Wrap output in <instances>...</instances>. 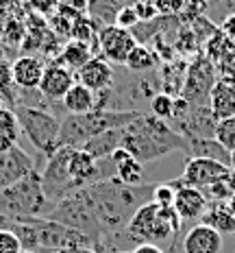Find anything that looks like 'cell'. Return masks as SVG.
Returning <instances> with one entry per match:
<instances>
[{
    "mask_svg": "<svg viewBox=\"0 0 235 253\" xmlns=\"http://www.w3.org/2000/svg\"><path fill=\"white\" fill-rule=\"evenodd\" d=\"M153 188L155 186H146V183L144 186H124L122 181L111 177L83 188L81 194L85 199L87 208L92 210L102 236L109 238V236L124 231L131 216L137 212L144 203L153 201Z\"/></svg>",
    "mask_w": 235,
    "mask_h": 253,
    "instance_id": "1",
    "label": "cell"
},
{
    "mask_svg": "<svg viewBox=\"0 0 235 253\" xmlns=\"http://www.w3.org/2000/svg\"><path fill=\"white\" fill-rule=\"evenodd\" d=\"M122 149L129 151L142 164L157 162L174 151L187 153V142L166 120L153 114H142L131 125L122 126Z\"/></svg>",
    "mask_w": 235,
    "mask_h": 253,
    "instance_id": "2",
    "label": "cell"
},
{
    "mask_svg": "<svg viewBox=\"0 0 235 253\" xmlns=\"http://www.w3.org/2000/svg\"><path fill=\"white\" fill-rule=\"evenodd\" d=\"M144 112L139 109H129V112H116V109H96L90 114H67L61 120L59 138H57V149L70 146V149H83L92 138L109 129H122L131 125L135 118H139Z\"/></svg>",
    "mask_w": 235,
    "mask_h": 253,
    "instance_id": "3",
    "label": "cell"
},
{
    "mask_svg": "<svg viewBox=\"0 0 235 253\" xmlns=\"http://www.w3.org/2000/svg\"><path fill=\"white\" fill-rule=\"evenodd\" d=\"M183 220L174 208H159L157 203L148 201L131 216L129 225L124 227V236L133 247L137 245H172L174 236L181 231Z\"/></svg>",
    "mask_w": 235,
    "mask_h": 253,
    "instance_id": "4",
    "label": "cell"
},
{
    "mask_svg": "<svg viewBox=\"0 0 235 253\" xmlns=\"http://www.w3.org/2000/svg\"><path fill=\"white\" fill-rule=\"evenodd\" d=\"M50 210L52 203L41 190V177L37 170L0 190V216L4 218L48 216Z\"/></svg>",
    "mask_w": 235,
    "mask_h": 253,
    "instance_id": "5",
    "label": "cell"
},
{
    "mask_svg": "<svg viewBox=\"0 0 235 253\" xmlns=\"http://www.w3.org/2000/svg\"><path fill=\"white\" fill-rule=\"evenodd\" d=\"M13 112L20 123V131L31 140V144L41 153V157L46 162L57 151V138H59L61 120L52 112H48V109L31 107L26 103H20Z\"/></svg>",
    "mask_w": 235,
    "mask_h": 253,
    "instance_id": "6",
    "label": "cell"
},
{
    "mask_svg": "<svg viewBox=\"0 0 235 253\" xmlns=\"http://www.w3.org/2000/svg\"><path fill=\"white\" fill-rule=\"evenodd\" d=\"M46 218L57 220V223L66 225V227H72V229L81 231V234H85L87 238H92L94 253L98 251V247H101V242L104 238L101 227H98V223H96V218H94L92 210L87 208L85 199H83L81 190H76V192L67 194L66 199L57 201Z\"/></svg>",
    "mask_w": 235,
    "mask_h": 253,
    "instance_id": "7",
    "label": "cell"
},
{
    "mask_svg": "<svg viewBox=\"0 0 235 253\" xmlns=\"http://www.w3.org/2000/svg\"><path fill=\"white\" fill-rule=\"evenodd\" d=\"M216 81H218L216 66H213L205 55H196L190 66L185 68L181 96L185 98L192 107H205L209 103V92L216 85Z\"/></svg>",
    "mask_w": 235,
    "mask_h": 253,
    "instance_id": "8",
    "label": "cell"
},
{
    "mask_svg": "<svg viewBox=\"0 0 235 253\" xmlns=\"http://www.w3.org/2000/svg\"><path fill=\"white\" fill-rule=\"evenodd\" d=\"M70 146H61L46 160L41 168V190H44L46 199L55 205L57 201L66 199L67 194L74 192V186L70 181V172H67V160H70Z\"/></svg>",
    "mask_w": 235,
    "mask_h": 253,
    "instance_id": "9",
    "label": "cell"
},
{
    "mask_svg": "<svg viewBox=\"0 0 235 253\" xmlns=\"http://www.w3.org/2000/svg\"><path fill=\"white\" fill-rule=\"evenodd\" d=\"M98 55L111 66H124L131 50L137 46V40L129 29H122L118 24H104L96 35Z\"/></svg>",
    "mask_w": 235,
    "mask_h": 253,
    "instance_id": "10",
    "label": "cell"
},
{
    "mask_svg": "<svg viewBox=\"0 0 235 253\" xmlns=\"http://www.w3.org/2000/svg\"><path fill=\"white\" fill-rule=\"evenodd\" d=\"M231 168L220 164L216 160H209V157H190L185 162L183 168V175L176 179V186H190V188H198V190H207L209 186L218 183L222 177L229 175Z\"/></svg>",
    "mask_w": 235,
    "mask_h": 253,
    "instance_id": "11",
    "label": "cell"
},
{
    "mask_svg": "<svg viewBox=\"0 0 235 253\" xmlns=\"http://www.w3.org/2000/svg\"><path fill=\"white\" fill-rule=\"evenodd\" d=\"M35 170H37V162L26 151L20 149L18 144L11 146L9 151L0 153V190L20 181V179L29 177Z\"/></svg>",
    "mask_w": 235,
    "mask_h": 253,
    "instance_id": "12",
    "label": "cell"
},
{
    "mask_svg": "<svg viewBox=\"0 0 235 253\" xmlns=\"http://www.w3.org/2000/svg\"><path fill=\"white\" fill-rule=\"evenodd\" d=\"M76 83L74 72H70L66 66H61L59 61H50L48 66L44 68V75H41L39 87L37 92L46 101H64V96L67 94V89Z\"/></svg>",
    "mask_w": 235,
    "mask_h": 253,
    "instance_id": "13",
    "label": "cell"
},
{
    "mask_svg": "<svg viewBox=\"0 0 235 253\" xmlns=\"http://www.w3.org/2000/svg\"><path fill=\"white\" fill-rule=\"evenodd\" d=\"M76 81L87 89H92L94 94L107 92L116 83V72L109 61H104L102 57H92L81 70L76 72Z\"/></svg>",
    "mask_w": 235,
    "mask_h": 253,
    "instance_id": "14",
    "label": "cell"
},
{
    "mask_svg": "<svg viewBox=\"0 0 235 253\" xmlns=\"http://www.w3.org/2000/svg\"><path fill=\"white\" fill-rule=\"evenodd\" d=\"M170 186L176 190L174 210H176V214L181 216L183 223H187V220H201L202 214H205L209 208L205 192L198 188H190V186H176V183H172V181H170Z\"/></svg>",
    "mask_w": 235,
    "mask_h": 253,
    "instance_id": "15",
    "label": "cell"
},
{
    "mask_svg": "<svg viewBox=\"0 0 235 253\" xmlns=\"http://www.w3.org/2000/svg\"><path fill=\"white\" fill-rule=\"evenodd\" d=\"M222 236L213 227L198 223L183 236V253H220Z\"/></svg>",
    "mask_w": 235,
    "mask_h": 253,
    "instance_id": "16",
    "label": "cell"
},
{
    "mask_svg": "<svg viewBox=\"0 0 235 253\" xmlns=\"http://www.w3.org/2000/svg\"><path fill=\"white\" fill-rule=\"evenodd\" d=\"M46 63L35 55H22L11 63V77L15 87L24 89V92H33L39 87L41 75H44Z\"/></svg>",
    "mask_w": 235,
    "mask_h": 253,
    "instance_id": "17",
    "label": "cell"
},
{
    "mask_svg": "<svg viewBox=\"0 0 235 253\" xmlns=\"http://www.w3.org/2000/svg\"><path fill=\"white\" fill-rule=\"evenodd\" d=\"M113 166V177L122 181L124 186H144V164L135 160L129 151L118 149L109 157Z\"/></svg>",
    "mask_w": 235,
    "mask_h": 253,
    "instance_id": "18",
    "label": "cell"
},
{
    "mask_svg": "<svg viewBox=\"0 0 235 253\" xmlns=\"http://www.w3.org/2000/svg\"><path fill=\"white\" fill-rule=\"evenodd\" d=\"M207 107L211 109V114L216 120L235 116V81L218 79L216 85H213L211 92H209Z\"/></svg>",
    "mask_w": 235,
    "mask_h": 253,
    "instance_id": "19",
    "label": "cell"
},
{
    "mask_svg": "<svg viewBox=\"0 0 235 253\" xmlns=\"http://www.w3.org/2000/svg\"><path fill=\"white\" fill-rule=\"evenodd\" d=\"M122 149V129H109L98 133L83 146V151L90 153L94 160H109L113 151Z\"/></svg>",
    "mask_w": 235,
    "mask_h": 253,
    "instance_id": "20",
    "label": "cell"
},
{
    "mask_svg": "<svg viewBox=\"0 0 235 253\" xmlns=\"http://www.w3.org/2000/svg\"><path fill=\"white\" fill-rule=\"evenodd\" d=\"M64 107L67 114H90V112H96V94L92 92V89H87L85 85H81V83H74L70 89H67V94L64 96Z\"/></svg>",
    "mask_w": 235,
    "mask_h": 253,
    "instance_id": "21",
    "label": "cell"
},
{
    "mask_svg": "<svg viewBox=\"0 0 235 253\" xmlns=\"http://www.w3.org/2000/svg\"><path fill=\"white\" fill-rule=\"evenodd\" d=\"M201 223L213 227L220 236H235V216L229 212L227 203H209Z\"/></svg>",
    "mask_w": 235,
    "mask_h": 253,
    "instance_id": "22",
    "label": "cell"
},
{
    "mask_svg": "<svg viewBox=\"0 0 235 253\" xmlns=\"http://www.w3.org/2000/svg\"><path fill=\"white\" fill-rule=\"evenodd\" d=\"M124 66H127L131 75H148V72H153L159 66V55L153 48H148L146 44H137L127 57Z\"/></svg>",
    "mask_w": 235,
    "mask_h": 253,
    "instance_id": "23",
    "label": "cell"
},
{
    "mask_svg": "<svg viewBox=\"0 0 235 253\" xmlns=\"http://www.w3.org/2000/svg\"><path fill=\"white\" fill-rule=\"evenodd\" d=\"M92 57H94L92 55V46L72 40V42H67V44L64 46V50H61L59 63L61 66H66L70 72H78L87 61L92 59Z\"/></svg>",
    "mask_w": 235,
    "mask_h": 253,
    "instance_id": "24",
    "label": "cell"
},
{
    "mask_svg": "<svg viewBox=\"0 0 235 253\" xmlns=\"http://www.w3.org/2000/svg\"><path fill=\"white\" fill-rule=\"evenodd\" d=\"M187 155L190 157H209V160H216L220 164L229 166V153L222 149L213 138H196L187 142Z\"/></svg>",
    "mask_w": 235,
    "mask_h": 253,
    "instance_id": "25",
    "label": "cell"
},
{
    "mask_svg": "<svg viewBox=\"0 0 235 253\" xmlns=\"http://www.w3.org/2000/svg\"><path fill=\"white\" fill-rule=\"evenodd\" d=\"M20 123L15 118V112L9 107H0V153L9 151L20 140Z\"/></svg>",
    "mask_w": 235,
    "mask_h": 253,
    "instance_id": "26",
    "label": "cell"
},
{
    "mask_svg": "<svg viewBox=\"0 0 235 253\" xmlns=\"http://www.w3.org/2000/svg\"><path fill=\"white\" fill-rule=\"evenodd\" d=\"M13 77H11V66L7 61L0 59V101H2L4 107L15 109L20 105L18 101V89H13Z\"/></svg>",
    "mask_w": 235,
    "mask_h": 253,
    "instance_id": "27",
    "label": "cell"
},
{
    "mask_svg": "<svg viewBox=\"0 0 235 253\" xmlns=\"http://www.w3.org/2000/svg\"><path fill=\"white\" fill-rule=\"evenodd\" d=\"M202 48H205V57H207L209 61H211V63H218L224 55H229L231 50H235V44L227 38V35H222L220 29H218L216 33H213L211 38H209L205 44H202Z\"/></svg>",
    "mask_w": 235,
    "mask_h": 253,
    "instance_id": "28",
    "label": "cell"
},
{
    "mask_svg": "<svg viewBox=\"0 0 235 253\" xmlns=\"http://www.w3.org/2000/svg\"><path fill=\"white\" fill-rule=\"evenodd\" d=\"M213 140H216L218 144L231 155V153L235 151V116L218 120L216 129H213Z\"/></svg>",
    "mask_w": 235,
    "mask_h": 253,
    "instance_id": "29",
    "label": "cell"
},
{
    "mask_svg": "<svg viewBox=\"0 0 235 253\" xmlns=\"http://www.w3.org/2000/svg\"><path fill=\"white\" fill-rule=\"evenodd\" d=\"M150 114L159 120L172 123V116H174V96L166 92H157L150 98Z\"/></svg>",
    "mask_w": 235,
    "mask_h": 253,
    "instance_id": "30",
    "label": "cell"
},
{
    "mask_svg": "<svg viewBox=\"0 0 235 253\" xmlns=\"http://www.w3.org/2000/svg\"><path fill=\"white\" fill-rule=\"evenodd\" d=\"M174 197L176 190L168 183H155L153 188V203H157L159 208H174Z\"/></svg>",
    "mask_w": 235,
    "mask_h": 253,
    "instance_id": "31",
    "label": "cell"
},
{
    "mask_svg": "<svg viewBox=\"0 0 235 253\" xmlns=\"http://www.w3.org/2000/svg\"><path fill=\"white\" fill-rule=\"evenodd\" d=\"M131 7L135 9L139 22H150V20L159 18V11H157L155 0H133V4H131Z\"/></svg>",
    "mask_w": 235,
    "mask_h": 253,
    "instance_id": "32",
    "label": "cell"
},
{
    "mask_svg": "<svg viewBox=\"0 0 235 253\" xmlns=\"http://www.w3.org/2000/svg\"><path fill=\"white\" fill-rule=\"evenodd\" d=\"M0 253H24L20 238L9 229H0Z\"/></svg>",
    "mask_w": 235,
    "mask_h": 253,
    "instance_id": "33",
    "label": "cell"
},
{
    "mask_svg": "<svg viewBox=\"0 0 235 253\" xmlns=\"http://www.w3.org/2000/svg\"><path fill=\"white\" fill-rule=\"evenodd\" d=\"M157 4V11L159 15H166V18H174V15L183 13V9H185L187 0H155Z\"/></svg>",
    "mask_w": 235,
    "mask_h": 253,
    "instance_id": "34",
    "label": "cell"
},
{
    "mask_svg": "<svg viewBox=\"0 0 235 253\" xmlns=\"http://www.w3.org/2000/svg\"><path fill=\"white\" fill-rule=\"evenodd\" d=\"M113 24L122 26V29H133V26L139 24V18L137 13H135V9L131 7V4H124V7H120V11L116 13V20H113Z\"/></svg>",
    "mask_w": 235,
    "mask_h": 253,
    "instance_id": "35",
    "label": "cell"
},
{
    "mask_svg": "<svg viewBox=\"0 0 235 253\" xmlns=\"http://www.w3.org/2000/svg\"><path fill=\"white\" fill-rule=\"evenodd\" d=\"M216 66V75H220V79H229V81H235V50H231L229 55H224Z\"/></svg>",
    "mask_w": 235,
    "mask_h": 253,
    "instance_id": "36",
    "label": "cell"
},
{
    "mask_svg": "<svg viewBox=\"0 0 235 253\" xmlns=\"http://www.w3.org/2000/svg\"><path fill=\"white\" fill-rule=\"evenodd\" d=\"M220 33L227 35V38L235 44V11L229 13V15H224V20L220 22Z\"/></svg>",
    "mask_w": 235,
    "mask_h": 253,
    "instance_id": "37",
    "label": "cell"
},
{
    "mask_svg": "<svg viewBox=\"0 0 235 253\" xmlns=\"http://www.w3.org/2000/svg\"><path fill=\"white\" fill-rule=\"evenodd\" d=\"M129 253H164V249L161 247H157V245H137V247H133Z\"/></svg>",
    "mask_w": 235,
    "mask_h": 253,
    "instance_id": "38",
    "label": "cell"
},
{
    "mask_svg": "<svg viewBox=\"0 0 235 253\" xmlns=\"http://www.w3.org/2000/svg\"><path fill=\"white\" fill-rule=\"evenodd\" d=\"M37 253H94L92 249H83V247H67V249H44Z\"/></svg>",
    "mask_w": 235,
    "mask_h": 253,
    "instance_id": "39",
    "label": "cell"
},
{
    "mask_svg": "<svg viewBox=\"0 0 235 253\" xmlns=\"http://www.w3.org/2000/svg\"><path fill=\"white\" fill-rule=\"evenodd\" d=\"M227 208H229V212H231V214L235 216V194H233V197L227 201Z\"/></svg>",
    "mask_w": 235,
    "mask_h": 253,
    "instance_id": "40",
    "label": "cell"
},
{
    "mask_svg": "<svg viewBox=\"0 0 235 253\" xmlns=\"http://www.w3.org/2000/svg\"><path fill=\"white\" fill-rule=\"evenodd\" d=\"M229 168H231V170L235 172V151L231 153V157H229Z\"/></svg>",
    "mask_w": 235,
    "mask_h": 253,
    "instance_id": "41",
    "label": "cell"
},
{
    "mask_svg": "<svg viewBox=\"0 0 235 253\" xmlns=\"http://www.w3.org/2000/svg\"><path fill=\"white\" fill-rule=\"evenodd\" d=\"M224 2H235V0H224Z\"/></svg>",
    "mask_w": 235,
    "mask_h": 253,
    "instance_id": "42",
    "label": "cell"
},
{
    "mask_svg": "<svg viewBox=\"0 0 235 253\" xmlns=\"http://www.w3.org/2000/svg\"><path fill=\"white\" fill-rule=\"evenodd\" d=\"M24 253H37V251H24Z\"/></svg>",
    "mask_w": 235,
    "mask_h": 253,
    "instance_id": "43",
    "label": "cell"
},
{
    "mask_svg": "<svg viewBox=\"0 0 235 253\" xmlns=\"http://www.w3.org/2000/svg\"><path fill=\"white\" fill-rule=\"evenodd\" d=\"M0 107H4V105H2V101H0Z\"/></svg>",
    "mask_w": 235,
    "mask_h": 253,
    "instance_id": "44",
    "label": "cell"
},
{
    "mask_svg": "<svg viewBox=\"0 0 235 253\" xmlns=\"http://www.w3.org/2000/svg\"><path fill=\"white\" fill-rule=\"evenodd\" d=\"M120 253H129V251H120Z\"/></svg>",
    "mask_w": 235,
    "mask_h": 253,
    "instance_id": "45",
    "label": "cell"
}]
</instances>
